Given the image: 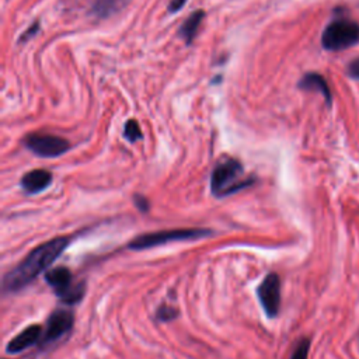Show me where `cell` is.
<instances>
[{
	"label": "cell",
	"mask_w": 359,
	"mask_h": 359,
	"mask_svg": "<svg viewBox=\"0 0 359 359\" xmlns=\"http://www.w3.org/2000/svg\"><path fill=\"white\" fill-rule=\"evenodd\" d=\"M178 316V311L171 306H160L157 309V318L158 321H170Z\"/></svg>",
	"instance_id": "obj_16"
},
{
	"label": "cell",
	"mask_w": 359,
	"mask_h": 359,
	"mask_svg": "<svg viewBox=\"0 0 359 359\" xmlns=\"http://www.w3.org/2000/svg\"><path fill=\"white\" fill-rule=\"evenodd\" d=\"M297 86H299V88L306 90V91H317V93H320L324 97L327 105L331 107V104H332V93H331V88H330L327 80L321 74L314 73V72L306 73L300 79Z\"/></svg>",
	"instance_id": "obj_11"
},
{
	"label": "cell",
	"mask_w": 359,
	"mask_h": 359,
	"mask_svg": "<svg viewBox=\"0 0 359 359\" xmlns=\"http://www.w3.org/2000/svg\"><path fill=\"white\" fill-rule=\"evenodd\" d=\"M212 231L209 229H172L163 230L154 233H144L135 237L128 247L130 250H146L151 247H158L172 241H184V240H198L202 237L210 236Z\"/></svg>",
	"instance_id": "obj_4"
},
{
	"label": "cell",
	"mask_w": 359,
	"mask_h": 359,
	"mask_svg": "<svg viewBox=\"0 0 359 359\" xmlns=\"http://www.w3.org/2000/svg\"><path fill=\"white\" fill-rule=\"evenodd\" d=\"M98 18H107L122 10L130 0H83Z\"/></svg>",
	"instance_id": "obj_12"
},
{
	"label": "cell",
	"mask_w": 359,
	"mask_h": 359,
	"mask_svg": "<svg viewBox=\"0 0 359 359\" xmlns=\"http://www.w3.org/2000/svg\"><path fill=\"white\" fill-rule=\"evenodd\" d=\"M69 237H56L35 247L15 268L8 271L3 279L6 292H17L43 272L69 245Z\"/></svg>",
	"instance_id": "obj_1"
},
{
	"label": "cell",
	"mask_w": 359,
	"mask_h": 359,
	"mask_svg": "<svg viewBox=\"0 0 359 359\" xmlns=\"http://www.w3.org/2000/svg\"><path fill=\"white\" fill-rule=\"evenodd\" d=\"M45 280L53 289L57 297L67 304H74L80 302L84 296V282H76L70 269L65 266H56L53 269H49L45 273Z\"/></svg>",
	"instance_id": "obj_5"
},
{
	"label": "cell",
	"mask_w": 359,
	"mask_h": 359,
	"mask_svg": "<svg viewBox=\"0 0 359 359\" xmlns=\"http://www.w3.org/2000/svg\"><path fill=\"white\" fill-rule=\"evenodd\" d=\"M309 348H310V339L309 338H302L296 344V346H294V349L292 352L290 359H307Z\"/></svg>",
	"instance_id": "obj_15"
},
{
	"label": "cell",
	"mask_w": 359,
	"mask_h": 359,
	"mask_svg": "<svg viewBox=\"0 0 359 359\" xmlns=\"http://www.w3.org/2000/svg\"><path fill=\"white\" fill-rule=\"evenodd\" d=\"M52 182V174L48 170L36 168L28 171L22 178H21V188L27 194H39L41 191L46 189Z\"/></svg>",
	"instance_id": "obj_10"
},
{
	"label": "cell",
	"mask_w": 359,
	"mask_h": 359,
	"mask_svg": "<svg viewBox=\"0 0 359 359\" xmlns=\"http://www.w3.org/2000/svg\"><path fill=\"white\" fill-rule=\"evenodd\" d=\"M133 202L136 205V208L140 212H147L149 210V201L146 196L143 195H133Z\"/></svg>",
	"instance_id": "obj_18"
},
{
	"label": "cell",
	"mask_w": 359,
	"mask_h": 359,
	"mask_svg": "<svg viewBox=\"0 0 359 359\" xmlns=\"http://www.w3.org/2000/svg\"><path fill=\"white\" fill-rule=\"evenodd\" d=\"M205 17V11L203 10H196L194 11L185 21L184 24L181 25L180 28V36L187 42V43H191L201 27V22Z\"/></svg>",
	"instance_id": "obj_13"
},
{
	"label": "cell",
	"mask_w": 359,
	"mask_h": 359,
	"mask_svg": "<svg viewBox=\"0 0 359 359\" xmlns=\"http://www.w3.org/2000/svg\"><path fill=\"white\" fill-rule=\"evenodd\" d=\"M24 146L39 157H57L70 149L66 139L50 133H29L24 137Z\"/></svg>",
	"instance_id": "obj_6"
},
{
	"label": "cell",
	"mask_w": 359,
	"mask_h": 359,
	"mask_svg": "<svg viewBox=\"0 0 359 359\" xmlns=\"http://www.w3.org/2000/svg\"><path fill=\"white\" fill-rule=\"evenodd\" d=\"M346 74L353 80H359V57H355L348 63Z\"/></svg>",
	"instance_id": "obj_17"
},
{
	"label": "cell",
	"mask_w": 359,
	"mask_h": 359,
	"mask_svg": "<svg viewBox=\"0 0 359 359\" xmlns=\"http://www.w3.org/2000/svg\"><path fill=\"white\" fill-rule=\"evenodd\" d=\"M185 3H187V0H171L170 4H168V11L175 13L180 8H182L185 6Z\"/></svg>",
	"instance_id": "obj_20"
},
{
	"label": "cell",
	"mask_w": 359,
	"mask_h": 359,
	"mask_svg": "<svg viewBox=\"0 0 359 359\" xmlns=\"http://www.w3.org/2000/svg\"><path fill=\"white\" fill-rule=\"evenodd\" d=\"M73 323H74V316L70 310L67 309L55 310L46 320V325L41 339L42 346L55 344L62 337H65L72 330Z\"/></svg>",
	"instance_id": "obj_7"
},
{
	"label": "cell",
	"mask_w": 359,
	"mask_h": 359,
	"mask_svg": "<svg viewBox=\"0 0 359 359\" xmlns=\"http://www.w3.org/2000/svg\"><path fill=\"white\" fill-rule=\"evenodd\" d=\"M262 309L269 318H275L280 306V280L275 272L268 273L257 289Z\"/></svg>",
	"instance_id": "obj_8"
},
{
	"label": "cell",
	"mask_w": 359,
	"mask_h": 359,
	"mask_svg": "<svg viewBox=\"0 0 359 359\" xmlns=\"http://www.w3.org/2000/svg\"><path fill=\"white\" fill-rule=\"evenodd\" d=\"M359 42V24L341 17L331 21L323 31L321 45L327 50H344Z\"/></svg>",
	"instance_id": "obj_3"
},
{
	"label": "cell",
	"mask_w": 359,
	"mask_h": 359,
	"mask_svg": "<svg viewBox=\"0 0 359 359\" xmlns=\"http://www.w3.org/2000/svg\"><path fill=\"white\" fill-rule=\"evenodd\" d=\"M42 334L43 330L41 325L34 324L29 325L27 328H24L20 334H17L6 346V352L7 353H18L22 352L25 349H28L29 346L38 344L42 339Z\"/></svg>",
	"instance_id": "obj_9"
},
{
	"label": "cell",
	"mask_w": 359,
	"mask_h": 359,
	"mask_svg": "<svg viewBox=\"0 0 359 359\" xmlns=\"http://www.w3.org/2000/svg\"><path fill=\"white\" fill-rule=\"evenodd\" d=\"M38 22H34L22 35H21V38H20V42H25V41H28L32 35H35V32L38 31Z\"/></svg>",
	"instance_id": "obj_19"
},
{
	"label": "cell",
	"mask_w": 359,
	"mask_h": 359,
	"mask_svg": "<svg viewBox=\"0 0 359 359\" xmlns=\"http://www.w3.org/2000/svg\"><path fill=\"white\" fill-rule=\"evenodd\" d=\"M123 136H125L129 142H136V140H139V139L143 137L142 130H140V126H139V123H137L135 119H129V121L125 123Z\"/></svg>",
	"instance_id": "obj_14"
},
{
	"label": "cell",
	"mask_w": 359,
	"mask_h": 359,
	"mask_svg": "<svg viewBox=\"0 0 359 359\" xmlns=\"http://www.w3.org/2000/svg\"><path fill=\"white\" fill-rule=\"evenodd\" d=\"M255 178H245L241 163L231 157L220 160L210 174V189L216 198H223L250 187Z\"/></svg>",
	"instance_id": "obj_2"
}]
</instances>
